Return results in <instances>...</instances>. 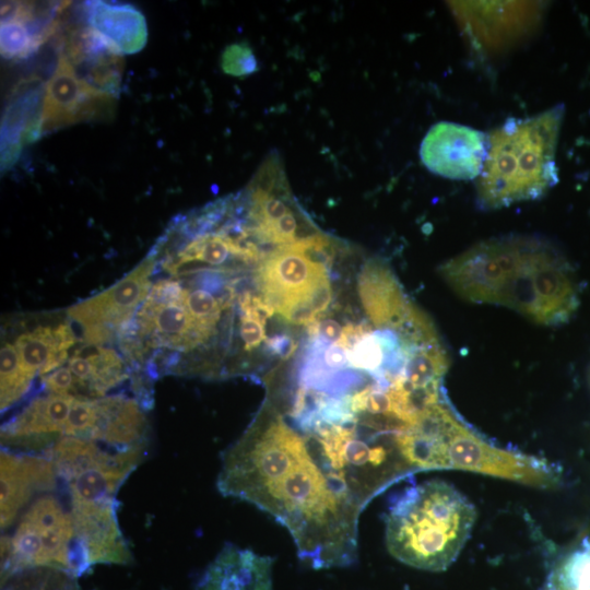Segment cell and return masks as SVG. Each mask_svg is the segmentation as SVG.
<instances>
[{
	"label": "cell",
	"instance_id": "obj_23",
	"mask_svg": "<svg viewBox=\"0 0 590 590\" xmlns=\"http://www.w3.org/2000/svg\"><path fill=\"white\" fill-rule=\"evenodd\" d=\"M1 55L5 59L21 60L30 57L39 48L26 25L16 17L1 21Z\"/></svg>",
	"mask_w": 590,
	"mask_h": 590
},
{
	"label": "cell",
	"instance_id": "obj_8",
	"mask_svg": "<svg viewBox=\"0 0 590 590\" xmlns=\"http://www.w3.org/2000/svg\"><path fill=\"white\" fill-rule=\"evenodd\" d=\"M70 514L82 573L96 564L126 565L132 560L118 523L116 499L71 503Z\"/></svg>",
	"mask_w": 590,
	"mask_h": 590
},
{
	"label": "cell",
	"instance_id": "obj_4",
	"mask_svg": "<svg viewBox=\"0 0 590 590\" xmlns=\"http://www.w3.org/2000/svg\"><path fill=\"white\" fill-rule=\"evenodd\" d=\"M155 263L152 255L106 291L69 309L70 317L83 328L88 344L107 342L127 326L149 294Z\"/></svg>",
	"mask_w": 590,
	"mask_h": 590
},
{
	"label": "cell",
	"instance_id": "obj_11",
	"mask_svg": "<svg viewBox=\"0 0 590 590\" xmlns=\"http://www.w3.org/2000/svg\"><path fill=\"white\" fill-rule=\"evenodd\" d=\"M52 461L44 455L9 451L0 456V522L7 529L21 510L39 493L57 483Z\"/></svg>",
	"mask_w": 590,
	"mask_h": 590
},
{
	"label": "cell",
	"instance_id": "obj_14",
	"mask_svg": "<svg viewBox=\"0 0 590 590\" xmlns=\"http://www.w3.org/2000/svg\"><path fill=\"white\" fill-rule=\"evenodd\" d=\"M85 23L105 37L121 55L140 51L148 40V27L142 12L129 3L85 1L82 3Z\"/></svg>",
	"mask_w": 590,
	"mask_h": 590
},
{
	"label": "cell",
	"instance_id": "obj_15",
	"mask_svg": "<svg viewBox=\"0 0 590 590\" xmlns=\"http://www.w3.org/2000/svg\"><path fill=\"white\" fill-rule=\"evenodd\" d=\"M72 393L82 399H99L127 378L123 361L113 350L97 344L78 349L67 361Z\"/></svg>",
	"mask_w": 590,
	"mask_h": 590
},
{
	"label": "cell",
	"instance_id": "obj_12",
	"mask_svg": "<svg viewBox=\"0 0 590 590\" xmlns=\"http://www.w3.org/2000/svg\"><path fill=\"white\" fill-rule=\"evenodd\" d=\"M45 83L37 75L22 79L14 86L1 119V170L19 161L23 144L42 135Z\"/></svg>",
	"mask_w": 590,
	"mask_h": 590
},
{
	"label": "cell",
	"instance_id": "obj_21",
	"mask_svg": "<svg viewBox=\"0 0 590 590\" xmlns=\"http://www.w3.org/2000/svg\"><path fill=\"white\" fill-rule=\"evenodd\" d=\"M76 577L54 568H33L2 582L3 590H80Z\"/></svg>",
	"mask_w": 590,
	"mask_h": 590
},
{
	"label": "cell",
	"instance_id": "obj_13",
	"mask_svg": "<svg viewBox=\"0 0 590 590\" xmlns=\"http://www.w3.org/2000/svg\"><path fill=\"white\" fill-rule=\"evenodd\" d=\"M274 559L226 544L209 564L196 590H272Z\"/></svg>",
	"mask_w": 590,
	"mask_h": 590
},
{
	"label": "cell",
	"instance_id": "obj_16",
	"mask_svg": "<svg viewBox=\"0 0 590 590\" xmlns=\"http://www.w3.org/2000/svg\"><path fill=\"white\" fill-rule=\"evenodd\" d=\"M358 293L367 316L377 328L384 330L404 323L410 310L388 269L375 261L367 262L358 278Z\"/></svg>",
	"mask_w": 590,
	"mask_h": 590
},
{
	"label": "cell",
	"instance_id": "obj_18",
	"mask_svg": "<svg viewBox=\"0 0 590 590\" xmlns=\"http://www.w3.org/2000/svg\"><path fill=\"white\" fill-rule=\"evenodd\" d=\"M544 586L552 590H590V534L557 554Z\"/></svg>",
	"mask_w": 590,
	"mask_h": 590
},
{
	"label": "cell",
	"instance_id": "obj_24",
	"mask_svg": "<svg viewBox=\"0 0 590 590\" xmlns=\"http://www.w3.org/2000/svg\"><path fill=\"white\" fill-rule=\"evenodd\" d=\"M221 68L225 74L246 78L259 70L258 60L246 42L228 45L221 56Z\"/></svg>",
	"mask_w": 590,
	"mask_h": 590
},
{
	"label": "cell",
	"instance_id": "obj_3",
	"mask_svg": "<svg viewBox=\"0 0 590 590\" xmlns=\"http://www.w3.org/2000/svg\"><path fill=\"white\" fill-rule=\"evenodd\" d=\"M33 568L82 574L71 514L54 495L36 498L21 517L13 534L1 541V582Z\"/></svg>",
	"mask_w": 590,
	"mask_h": 590
},
{
	"label": "cell",
	"instance_id": "obj_2",
	"mask_svg": "<svg viewBox=\"0 0 590 590\" xmlns=\"http://www.w3.org/2000/svg\"><path fill=\"white\" fill-rule=\"evenodd\" d=\"M564 106L526 119H509L488 135L477 190L487 206L533 199L557 181L556 146Z\"/></svg>",
	"mask_w": 590,
	"mask_h": 590
},
{
	"label": "cell",
	"instance_id": "obj_7",
	"mask_svg": "<svg viewBox=\"0 0 590 590\" xmlns=\"http://www.w3.org/2000/svg\"><path fill=\"white\" fill-rule=\"evenodd\" d=\"M133 327L153 343L180 351L196 347L209 338L189 314L184 287L173 280L160 281L150 288Z\"/></svg>",
	"mask_w": 590,
	"mask_h": 590
},
{
	"label": "cell",
	"instance_id": "obj_27",
	"mask_svg": "<svg viewBox=\"0 0 590 590\" xmlns=\"http://www.w3.org/2000/svg\"><path fill=\"white\" fill-rule=\"evenodd\" d=\"M370 332H371V329L366 322H362L358 324L347 323L342 329V333L335 343L347 352L352 350L353 346L361 339H363L366 334Z\"/></svg>",
	"mask_w": 590,
	"mask_h": 590
},
{
	"label": "cell",
	"instance_id": "obj_29",
	"mask_svg": "<svg viewBox=\"0 0 590 590\" xmlns=\"http://www.w3.org/2000/svg\"><path fill=\"white\" fill-rule=\"evenodd\" d=\"M342 329L334 319L320 320L317 337L314 339H319L327 344L335 343L342 333Z\"/></svg>",
	"mask_w": 590,
	"mask_h": 590
},
{
	"label": "cell",
	"instance_id": "obj_6",
	"mask_svg": "<svg viewBox=\"0 0 590 590\" xmlns=\"http://www.w3.org/2000/svg\"><path fill=\"white\" fill-rule=\"evenodd\" d=\"M487 135L472 127L439 121L425 134L420 156L425 167L455 180L477 178L487 156Z\"/></svg>",
	"mask_w": 590,
	"mask_h": 590
},
{
	"label": "cell",
	"instance_id": "obj_1",
	"mask_svg": "<svg viewBox=\"0 0 590 590\" xmlns=\"http://www.w3.org/2000/svg\"><path fill=\"white\" fill-rule=\"evenodd\" d=\"M476 509L452 484L425 481L406 487L384 516L388 552L399 562L427 571L446 570L469 541Z\"/></svg>",
	"mask_w": 590,
	"mask_h": 590
},
{
	"label": "cell",
	"instance_id": "obj_30",
	"mask_svg": "<svg viewBox=\"0 0 590 590\" xmlns=\"http://www.w3.org/2000/svg\"><path fill=\"white\" fill-rule=\"evenodd\" d=\"M541 590H551L550 588L543 586V588Z\"/></svg>",
	"mask_w": 590,
	"mask_h": 590
},
{
	"label": "cell",
	"instance_id": "obj_22",
	"mask_svg": "<svg viewBox=\"0 0 590 590\" xmlns=\"http://www.w3.org/2000/svg\"><path fill=\"white\" fill-rule=\"evenodd\" d=\"M184 300L198 327L210 338L223 310L217 297L204 287H184Z\"/></svg>",
	"mask_w": 590,
	"mask_h": 590
},
{
	"label": "cell",
	"instance_id": "obj_5",
	"mask_svg": "<svg viewBox=\"0 0 590 590\" xmlns=\"http://www.w3.org/2000/svg\"><path fill=\"white\" fill-rule=\"evenodd\" d=\"M117 97L90 87L60 54L57 67L45 85L42 108V135L85 121L109 120Z\"/></svg>",
	"mask_w": 590,
	"mask_h": 590
},
{
	"label": "cell",
	"instance_id": "obj_17",
	"mask_svg": "<svg viewBox=\"0 0 590 590\" xmlns=\"http://www.w3.org/2000/svg\"><path fill=\"white\" fill-rule=\"evenodd\" d=\"M75 342L68 323L39 326L20 334L14 342L22 366L34 380L44 377L68 361V352Z\"/></svg>",
	"mask_w": 590,
	"mask_h": 590
},
{
	"label": "cell",
	"instance_id": "obj_10",
	"mask_svg": "<svg viewBox=\"0 0 590 590\" xmlns=\"http://www.w3.org/2000/svg\"><path fill=\"white\" fill-rule=\"evenodd\" d=\"M75 397L48 393L33 399L1 428L4 449L44 455L61 436Z\"/></svg>",
	"mask_w": 590,
	"mask_h": 590
},
{
	"label": "cell",
	"instance_id": "obj_20",
	"mask_svg": "<svg viewBox=\"0 0 590 590\" xmlns=\"http://www.w3.org/2000/svg\"><path fill=\"white\" fill-rule=\"evenodd\" d=\"M0 363L1 411H4L28 392L33 379L24 370L14 343L2 345Z\"/></svg>",
	"mask_w": 590,
	"mask_h": 590
},
{
	"label": "cell",
	"instance_id": "obj_25",
	"mask_svg": "<svg viewBox=\"0 0 590 590\" xmlns=\"http://www.w3.org/2000/svg\"><path fill=\"white\" fill-rule=\"evenodd\" d=\"M240 337L245 344V350L250 351L260 345L266 339L264 326L248 315L240 317Z\"/></svg>",
	"mask_w": 590,
	"mask_h": 590
},
{
	"label": "cell",
	"instance_id": "obj_19",
	"mask_svg": "<svg viewBox=\"0 0 590 590\" xmlns=\"http://www.w3.org/2000/svg\"><path fill=\"white\" fill-rule=\"evenodd\" d=\"M123 63L121 54L106 49L72 67L78 76L90 87L117 97L120 91Z\"/></svg>",
	"mask_w": 590,
	"mask_h": 590
},
{
	"label": "cell",
	"instance_id": "obj_26",
	"mask_svg": "<svg viewBox=\"0 0 590 590\" xmlns=\"http://www.w3.org/2000/svg\"><path fill=\"white\" fill-rule=\"evenodd\" d=\"M308 299L315 312L321 317V315L327 310L332 299V290L329 276L320 280L312 287Z\"/></svg>",
	"mask_w": 590,
	"mask_h": 590
},
{
	"label": "cell",
	"instance_id": "obj_28",
	"mask_svg": "<svg viewBox=\"0 0 590 590\" xmlns=\"http://www.w3.org/2000/svg\"><path fill=\"white\" fill-rule=\"evenodd\" d=\"M269 350L282 359L290 358L296 349L294 339L287 334H278L267 340Z\"/></svg>",
	"mask_w": 590,
	"mask_h": 590
},
{
	"label": "cell",
	"instance_id": "obj_9",
	"mask_svg": "<svg viewBox=\"0 0 590 590\" xmlns=\"http://www.w3.org/2000/svg\"><path fill=\"white\" fill-rule=\"evenodd\" d=\"M327 276L323 264L288 247H279L259 262L256 279L264 302L280 312L288 303L308 297L312 287Z\"/></svg>",
	"mask_w": 590,
	"mask_h": 590
}]
</instances>
